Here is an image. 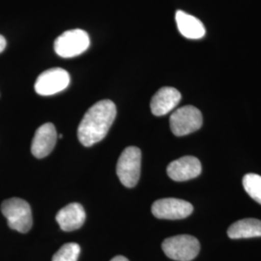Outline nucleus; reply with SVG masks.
Listing matches in <instances>:
<instances>
[{
    "label": "nucleus",
    "instance_id": "obj_13",
    "mask_svg": "<svg viewBox=\"0 0 261 261\" xmlns=\"http://www.w3.org/2000/svg\"><path fill=\"white\" fill-rule=\"evenodd\" d=\"M175 20L179 32L187 39H201L204 37L206 30L203 23L196 17L178 10L175 14Z\"/></svg>",
    "mask_w": 261,
    "mask_h": 261
},
{
    "label": "nucleus",
    "instance_id": "obj_14",
    "mask_svg": "<svg viewBox=\"0 0 261 261\" xmlns=\"http://www.w3.org/2000/svg\"><path fill=\"white\" fill-rule=\"evenodd\" d=\"M231 239L261 237V221L256 219H243L231 224L227 230Z\"/></svg>",
    "mask_w": 261,
    "mask_h": 261
},
{
    "label": "nucleus",
    "instance_id": "obj_10",
    "mask_svg": "<svg viewBox=\"0 0 261 261\" xmlns=\"http://www.w3.org/2000/svg\"><path fill=\"white\" fill-rule=\"evenodd\" d=\"M57 133L53 123H46L38 128L32 140L31 152L38 159L45 158L54 150Z\"/></svg>",
    "mask_w": 261,
    "mask_h": 261
},
{
    "label": "nucleus",
    "instance_id": "obj_18",
    "mask_svg": "<svg viewBox=\"0 0 261 261\" xmlns=\"http://www.w3.org/2000/svg\"><path fill=\"white\" fill-rule=\"evenodd\" d=\"M111 261H129V259L126 258V257L123 256V255H117V256L113 257Z\"/></svg>",
    "mask_w": 261,
    "mask_h": 261
},
{
    "label": "nucleus",
    "instance_id": "obj_9",
    "mask_svg": "<svg viewBox=\"0 0 261 261\" xmlns=\"http://www.w3.org/2000/svg\"><path fill=\"white\" fill-rule=\"evenodd\" d=\"M167 172L168 176L174 181H187L200 175L201 164L196 157L185 156L171 162L168 165Z\"/></svg>",
    "mask_w": 261,
    "mask_h": 261
},
{
    "label": "nucleus",
    "instance_id": "obj_3",
    "mask_svg": "<svg viewBox=\"0 0 261 261\" xmlns=\"http://www.w3.org/2000/svg\"><path fill=\"white\" fill-rule=\"evenodd\" d=\"M162 248L166 255L173 260L191 261L197 256L200 244L196 237L184 234L166 239Z\"/></svg>",
    "mask_w": 261,
    "mask_h": 261
},
{
    "label": "nucleus",
    "instance_id": "obj_2",
    "mask_svg": "<svg viewBox=\"0 0 261 261\" xmlns=\"http://www.w3.org/2000/svg\"><path fill=\"white\" fill-rule=\"evenodd\" d=\"M1 212L7 219L10 228L20 233H27L32 227V212L28 202L21 198L13 197L1 204Z\"/></svg>",
    "mask_w": 261,
    "mask_h": 261
},
{
    "label": "nucleus",
    "instance_id": "obj_6",
    "mask_svg": "<svg viewBox=\"0 0 261 261\" xmlns=\"http://www.w3.org/2000/svg\"><path fill=\"white\" fill-rule=\"evenodd\" d=\"M202 114L193 106H185L173 112L169 124L172 133L177 137H183L199 130L202 126Z\"/></svg>",
    "mask_w": 261,
    "mask_h": 261
},
{
    "label": "nucleus",
    "instance_id": "obj_1",
    "mask_svg": "<svg viewBox=\"0 0 261 261\" xmlns=\"http://www.w3.org/2000/svg\"><path fill=\"white\" fill-rule=\"evenodd\" d=\"M116 117V106L111 100H102L93 105L81 122L77 129L80 142L90 147L101 141L111 129Z\"/></svg>",
    "mask_w": 261,
    "mask_h": 261
},
{
    "label": "nucleus",
    "instance_id": "obj_17",
    "mask_svg": "<svg viewBox=\"0 0 261 261\" xmlns=\"http://www.w3.org/2000/svg\"><path fill=\"white\" fill-rule=\"evenodd\" d=\"M6 40H5V38L3 37L2 35H0V54L5 49V47H6Z\"/></svg>",
    "mask_w": 261,
    "mask_h": 261
},
{
    "label": "nucleus",
    "instance_id": "obj_7",
    "mask_svg": "<svg viewBox=\"0 0 261 261\" xmlns=\"http://www.w3.org/2000/svg\"><path fill=\"white\" fill-rule=\"evenodd\" d=\"M70 84V75L62 68H53L38 76L35 91L42 96H50L63 91Z\"/></svg>",
    "mask_w": 261,
    "mask_h": 261
},
{
    "label": "nucleus",
    "instance_id": "obj_4",
    "mask_svg": "<svg viewBox=\"0 0 261 261\" xmlns=\"http://www.w3.org/2000/svg\"><path fill=\"white\" fill-rule=\"evenodd\" d=\"M141 168V151L136 146H130L122 152L117 162L116 173L122 184L133 188L139 182Z\"/></svg>",
    "mask_w": 261,
    "mask_h": 261
},
{
    "label": "nucleus",
    "instance_id": "obj_5",
    "mask_svg": "<svg viewBox=\"0 0 261 261\" xmlns=\"http://www.w3.org/2000/svg\"><path fill=\"white\" fill-rule=\"evenodd\" d=\"M90 38L83 29H71L55 41L56 54L63 58H72L84 54L89 47Z\"/></svg>",
    "mask_w": 261,
    "mask_h": 261
},
{
    "label": "nucleus",
    "instance_id": "obj_15",
    "mask_svg": "<svg viewBox=\"0 0 261 261\" xmlns=\"http://www.w3.org/2000/svg\"><path fill=\"white\" fill-rule=\"evenodd\" d=\"M243 186L253 200L261 204V176L254 173L246 174L243 178Z\"/></svg>",
    "mask_w": 261,
    "mask_h": 261
},
{
    "label": "nucleus",
    "instance_id": "obj_16",
    "mask_svg": "<svg viewBox=\"0 0 261 261\" xmlns=\"http://www.w3.org/2000/svg\"><path fill=\"white\" fill-rule=\"evenodd\" d=\"M80 253L81 247L79 244L68 243L56 252L51 261H77Z\"/></svg>",
    "mask_w": 261,
    "mask_h": 261
},
{
    "label": "nucleus",
    "instance_id": "obj_12",
    "mask_svg": "<svg viewBox=\"0 0 261 261\" xmlns=\"http://www.w3.org/2000/svg\"><path fill=\"white\" fill-rule=\"evenodd\" d=\"M86 214L84 207L73 202L63 207L57 215L56 222L63 231H73L81 228L85 222Z\"/></svg>",
    "mask_w": 261,
    "mask_h": 261
},
{
    "label": "nucleus",
    "instance_id": "obj_8",
    "mask_svg": "<svg viewBox=\"0 0 261 261\" xmlns=\"http://www.w3.org/2000/svg\"><path fill=\"white\" fill-rule=\"evenodd\" d=\"M194 207L186 200L178 198H162L152 205V213L158 219L181 220L193 213Z\"/></svg>",
    "mask_w": 261,
    "mask_h": 261
},
{
    "label": "nucleus",
    "instance_id": "obj_11",
    "mask_svg": "<svg viewBox=\"0 0 261 261\" xmlns=\"http://www.w3.org/2000/svg\"><path fill=\"white\" fill-rule=\"evenodd\" d=\"M180 100L181 93L176 88L169 86L163 87L156 92L151 100V112L156 116L166 115L176 108Z\"/></svg>",
    "mask_w": 261,
    "mask_h": 261
}]
</instances>
